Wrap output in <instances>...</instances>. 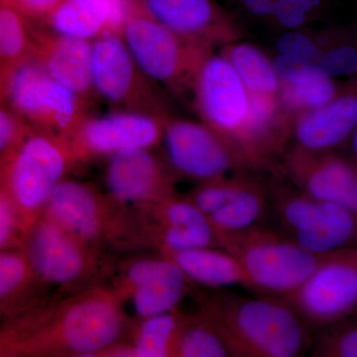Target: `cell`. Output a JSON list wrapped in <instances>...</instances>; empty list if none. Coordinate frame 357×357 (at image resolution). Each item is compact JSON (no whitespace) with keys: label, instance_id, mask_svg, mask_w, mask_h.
I'll return each mask as SVG.
<instances>
[{"label":"cell","instance_id":"cell-26","mask_svg":"<svg viewBox=\"0 0 357 357\" xmlns=\"http://www.w3.org/2000/svg\"><path fill=\"white\" fill-rule=\"evenodd\" d=\"M271 203L277 218L289 234L314 229L325 218L330 203L283 185H275Z\"/></svg>","mask_w":357,"mask_h":357},{"label":"cell","instance_id":"cell-36","mask_svg":"<svg viewBox=\"0 0 357 357\" xmlns=\"http://www.w3.org/2000/svg\"><path fill=\"white\" fill-rule=\"evenodd\" d=\"M272 62L280 84L300 83L318 75H325L314 66L307 65L302 61L280 53H278Z\"/></svg>","mask_w":357,"mask_h":357},{"label":"cell","instance_id":"cell-4","mask_svg":"<svg viewBox=\"0 0 357 357\" xmlns=\"http://www.w3.org/2000/svg\"><path fill=\"white\" fill-rule=\"evenodd\" d=\"M218 238L220 248L241 263L249 288L283 297L297 290L332 253L310 252L290 237L257 225Z\"/></svg>","mask_w":357,"mask_h":357},{"label":"cell","instance_id":"cell-3","mask_svg":"<svg viewBox=\"0 0 357 357\" xmlns=\"http://www.w3.org/2000/svg\"><path fill=\"white\" fill-rule=\"evenodd\" d=\"M75 161L70 141L27 124L0 161V190L15 211L23 243Z\"/></svg>","mask_w":357,"mask_h":357},{"label":"cell","instance_id":"cell-21","mask_svg":"<svg viewBox=\"0 0 357 357\" xmlns=\"http://www.w3.org/2000/svg\"><path fill=\"white\" fill-rule=\"evenodd\" d=\"M201 248L163 255L173 260L188 278L208 287L243 285L248 281L238 260L229 251Z\"/></svg>","mask_w":357,"mask_h":357},{"label":"cell","instance_id":"cell-29","mask_svg":"<svg viewBox=\"0 0 357 357\" xmlns=\"http://www.w3.org/2000/svg\"><path fill=\"white\" fill-rule=\"evenodd\" d=\"M321 49L318 69L326 76L351 77L357 73V23L317 34Z\"/></svg>","mask_w":357,"mask_h":357},{"label":"cell","instance_id":"cell-28","mask_svg":"<svg viewBox=\"0 0 357 357\" xmlns=\"http://www.w3.org/2000/svg\"><path fill=\"white\" fill-rule=\"evenodd\" d=\"M36 280L24 249H0V314L20 309Z\"/></svg>","mask_w":357,"mask_h":357},{"label":"cell","instance_id":"cell-35","mask_svg":"<svg viewBox=\"0 0 357 357\" xmlns=\"http://www.w3.org/2000/svg\"><path fill=\"white\" fill-rule=\"evenodd\" d=\"M276 47L278 53L297 59L318 69L321 49L317 34H310L300 29L289 30L277 40Z\"/></svg>","mask_w":357,"mask_h":357},{"label":"cell","instance_id":"cell-33","mask_svg":"<svg viewBox=\"0 0 357 357\" xmlns=\"http://www.w3.org/2000/svg\"><path fill=\"white\" fill-rule=\"evenodd\" d=\"M312 356L357 357V321L340 324L323 332Z\"/></svg>","mask_w":357,"mask_h":357},{"label":"cell","instance_id":"cell-6","mask_svg":"<svg viewBox=\"0 0 357 357\" xmlns=\"http://www.w3.org/2000/svg\"><path fill=\"white\" fill-rule=\"evenodd\" d=\"M121 36L143 74L178 96L192 91L199 65L213 51L171 31L143 13L137 2Z\"/></svg>","mask_w":357,"mask_h":357},{"label":"cell","instance_id":"cell-14","mask_svg":"<svg viewBox=\"0 0 357 357\" xmlns=\"http://www.w3.org/2000/svg\"><path fill=\"white\" fill-rule=\"evenodd\" d=\"M24 250L37 279L53 285H70L91 268L88 244L42 215L24 239Z\"/></svg>","mask_w":357,"mask_h":357},{"label":"cell","instance_id":"cell-8","mask_svg":"<svg viewBox=\"0 0 357 357\" xmlns=\"http://www.w3.org/2000/svg\"><path fill=\"white\" fill-rule=\"evenodd\" d=\"M93 89L124 110L168 117L165 98L143 74L119 34H105L91 42Z\"/></svg>","mask_w":357,"mask_h":357},{"label":"cell","instance_id":"cell-1","mask_svg":"<svg viewBox=\"0 0 357 357\" xmlns=\"http://www.w3.org/2000/svg\"><path fill=\"white\" fill-rule=\"evenodd\" d=\"M123 328L119 296L93 290L70 301L41 326L9 330L6 356H103L115 347Z\"/></svg>","mask_w":357,"mask_h":357},{"label":"cell","instance_id":"cell-31","mask_svg":"<svg viewBox=\"0 0 357 357\" xmlns=\"http://www.w3.org/2000/svg\"><path fill=\"white\" fill-rule=\"evenodd\" d=\"M340 88L333 77L318 75L300 83L280 84L278 102L282 109L295 117L323 107Z\"/></svg>","mask_w":357,"mask_h":357},{"label":"cell","instance_id":"cell-27","mask_svg":"<svg viewBox=\"0 0 357 357\" xmlns=\"http://www.w3.org/2000/svg\"><path fill=\"white\" fill-rule=\"evenodd\" d=\"M173 356L234 357L222 333L203 312L198 317H185L174 344Z\"/></svg>","mask_w":357,"mask_h":357},{"label":"cell","instance_id":"cell-9","mask_svg":"<svg viewBox=\"0 0 357 357\" xmlns=\"http://www.w3.org/2000/svg\"><path fill=\"white\" fill-rule=\"evenodd\" d=\"M191 93L204 123L241 152L250 100L241 77L222 54H206L195 75Z\"/></svg>","mask_w":357,"mask_h":357},{"label":"cell","instance_id":"cell-20","mask_svg":"<svg viewBox=\"0 0 357 357\" xmlns=\"http://www.w3.org/2000/svg\"><path fill=\"white\" fill-rule=\"evenodd\" d=\"M43 217L89 244L98 243L105 231L102 203L91 188L76 181H61L45 208Z\"/></svg>","mask_w":357,"mask_h":357},{"label":"cell","instance_id":"cell-17","mask_svg":"<svg viewBox=\"0 0 357 357\" xmlns=\"http://www.w3.org/2000/svg\"><path fill=\"white\" fill-rule=\"evenodd\" d=\"M189 280L173 260L146 258L131 263L124 274V294L132 299L141 319L175 311L184 297Z\"/></svg>","mask_w":357,"mask_h":357},{"label":"cell","instance_id":"cell-13","mask_svg":"<svg viewBox=\"0 0 357 357\" xmlns=\"http://www.w3.org/2000/svg\"><path fill=\"white\" fill-rule=\"evenodd\" d=\"M143 13L188 41L213 49L243 39L238 22L215 0H136Z\"/></svg>","mask_w":357,"mask_h":357},{"label":"cell","instance_id":"cell-32","mask_svg":"<svg viewBox=\"0 0 357 357\" xmlns=\"http://www.w3.org/2000/svg\"><path fill=\"white\" fill-rule=\"evenodd\" d=\"M248 178L246 174L238 173L202 181L188 199L208 218L227 204L245 184Z\"/></svg>","mask_w":357,"mask_h":357},{"label":"cell","instance_id":"cell-19","mask_svg":"<svg viewBox=\"0 0 357 357\" xmlns=\"http://www.w3.org/2000/svg\"><path fill=\"white\" fill-rule=\"evenodd\" d=\"M33 58L54 79L84 100L93 91L91 42L31 28Z\"/></svg>","mask_w":357,"mask_h":357},{"label":"cell","instance_id":"cell-18","mask_svg":"<svg viewBox=\"0 0 357 357\" xmlns=\"http://www.w3.org/2000/svg\"><path fill=\"white\" fill-rule=\"evenodd\" d=\"M147 210L154 220V241L163 255L201 248H220L217 231L189 199H178L174 194Z\"/></svg>","mask_w":357,"mask_h":357},{"label":"cell","instance_id":"cell-30","mask_svg":"<svg viewBox=\"0 0 357 357\" xmlns=\"http://www.w3.org/2000/svg\"><path fill=\"white\" fill-rule=\"evenodd\" d=\"M130 349V356H173L174 344L185 317L173 311L142 319Z\"/></svg>","mask_w":357,"mask_h":357},{"label":"cell","instance_id":"cell-25","mask_svg":"<svg viewBox=\"0 0 357 357\" xmlns=\"http://www.w3.org/2000/svg\"><path fill=\"white\" fill-rule=\"evenodd\" d=\"M28 21L17 11L0 3V95L13 70L33 56Z\"/></svg>","mask_w":357,"mask_h":357},{"label":"cell","instance_id":"cell-2","mask_svg":"<svg viewBox=\"0 0 357 357\" xmlns=\"http://www.w3.org/2000/svg\"><path fill=\"white\" fill-rule=\"evenodd\" d=\"M203 312L234 357H296L310 345L309 328L283 299L217 294L206 301Z\"/></svg>","mask_w":357,"mask_h":357},{"label":"cell","instance_id":"cell-23","mask_svg":"<svg viewBox=\"0 0 357 357\" xmlns=\"http://www.w3.org/2000/svg\"><path fill=\"white\" fill-rule=\"evenodd\" d=\"M220 54L236 70L249 95L278 98L280 81L273 62L261 49L239 40L222 47Z\"/></svg>","mask_w":357,"mask_h":357},{"label":"cell","instance_id":"cell-22","mask_svg":"<svg viewBox=\"0 0 357 357\" xmlns=\"http://www.w3.org/2000/svg\"><path fill=\"white\" fill-rule=\"evenodd\" d=\"M112 0H63L45 22L51 31L93 41L112 32Z\"/></svg>","mask_w":357,"mask_h":357},{"label":"cell","instance_id":"cell-34","mask_svg":"<svg viewBox=\"0 0 357 357\" xmlns=\"http://www.w3.org/2000/svg\"><path fill=\"white\" fill-rule=\"evenodd\" d=\"M323 0H278L271 20L288 30L300 29L318 18Z\"/></svg>","mask_w":357,"mask_h":357},{"label":"cell","instance_id":"cell-10","mask_svg":"<svg viewBox=\"0 0 357 357\" xmlns=\"http://www.w3.org/2000/svg\"><path fill=\"white\" fill-rule=\"evenodd\" d=\"M166 153L174 170L195 180L253 171L234 144L204 122L168 116L164 122Z\"/></svg>","mask_w":357,"mask_h":357},{"label":"cell","instance_id":"cell-40","mask_svg":"<svg viewBox=\"0 0 357 357\" xmlns=\"http://www.w3.org/2000/svg\"><path fill=\"white\" fill-rule=\"evenodd\" d=\"M238 2L251 15L271 20L278 0H238Z\"/></svg>","mask_w":357,"mask_h":357},{"label":"cell","instance_id":"cell-11","mask_svg":"<svg viewBox=\"0 0 357 357\" xmlns=\"http://www.w3.org/2000/svg\"><path fill=\"white\" fill-rule=\"evenodd\" d=\"M167 117L134 110L88 116L70 140L77 159L112 156L131 149H151L164 136Z\"/></svg>","mask_w":357,"mask_h":357},{"label":"cell","instance_id":"cell-39","mask_svg":"<svg viewBox=\"0 0 357 357\" xmlns=\"http://www.w3.org/2000/svg\"><path fill=\"white\" fill-rule=\"evenodd\" d=\"M26 124L3 102H0V161Z\"/></svg>","mask_w":357,"mask_h":357},{"label":"cell","instance_id":"cell-5","mask_svg":"<svg viewBox=\"0 0 357 357\" xmlns=\"http://www.w3.org/2000/svg\"><path fill=\"white\" fill-rule=\"evenodd\" d=\"M84 102L33 56L13 70L0 95V102L28 126L70 142L89 116Z\"/></svg>","mask_w":357,"mask_h":357},{"label":"cell","instance_id":"cell-38","mask_svg":"<svg viewBox=\"0 0 357 357\" xmlns=\"http://www.w3.org/2000/svg\"><path fill=\"white\" fill-rule=\"evenodd\" d=\"M63 0H0L27 20H46Z\"/></svg>","mask_w":357,"mask_h":357},{"label":"cell","instance_id":"cell-7","mask_svg":"<svg viewBox=\"0 0 357 357\" xmlns=\"http://www.w3.org/2000/svg\"><path fill=\"white\" fill-rule=\"evenodd\" d=\"M283 300L309 330L326 332L349 321L357 312V248L331 253Z\"/></svg>","mask_w":357,"mask_h":357},{"label":"cell","instance_id":"cell-12","mask_svg":"<svg viewBox=\"0 0 357 357\" xmlns=\"http://www.w3.org/2000/svg\"><path fill=\"white\" fill-rule=\"evenodd\" d=\"M283 171L299 191L337 204L357 215V164L335 151H307L291 147L283 156Z\"/></svg>","mask_w":357,"mask_h":357},{"label":"cell","instance_id":"cell-41","mask_svg":"<svg viewBox=\"0 0 357 357\" xmlns=\"http://www.w3.org/2000/svg\"><path fill=\"white\" fill-rule=\"evenodd\" d=\"M349 141H351L352 153L351 158L357 164V126L356 129H354V132H352L351 138H349Z\"/></svg>","mask_w":357,"mask_h":357},{"label":"cell","instance_id":"cell-37","mask_svg":"<svg viewBox=\"0 0 357 357\" xmlns=\"http://www.w3.org/2000/svg\"><path fill=\"white\" fill-rule=\"evenodd\" d=\"M23 244L20 222L6 195L0 190V249L17 248Z\"/></svg>","mask_w":357,"mask_h":357},{"label":"cell","instance_id":"cell-16","mask_svg":"<svg viewBox=\"0 0 357 357\" xmlns=\"http://www.w3.org/2000/svg\"><path fill=\"white\" fill-rule=\"evenodd\" d=\"M105 183L119 203L151 206L174 195L173 180L150 149H131L109 156Z\"/></svg>","mask_w":357,"mask_h":357},{"label":"cell","instance_id":"cell-24","mask_svg":"<svg viewBox=\"0 0 357 357\" xmlns=\"http://www.w3.org/2000/svg\"><path fill=\"white\" fill-rule=\"evenodd\" d=\"M269 206L266 190L255 178L249 177L241 189L222 208L208 215L218 236L243 231L257 225Z\"/></svg>","mask_w":357,"mask_h":357},{"label":"cell","instance_id":"cell-15","mask_svg":"<svg viewBox=\"0 0 357 357\" xmlns=\"http://www.w3.org/2000/svg\"><path fill=\"white\" fill-rule=\"evenodd\" d=\"M357 126V73L323 107L293 117V146L307 151H335Z\"/></svg>","mask_w":357,"mask_h":357}]
</instances>
